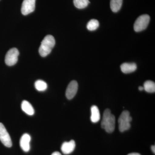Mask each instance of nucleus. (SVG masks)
Returning <instances> with one entry per match:
<instances>
[{
    "instance_id": "1",
    "label": "nucleus",
    "mask_w": 155,
    "mask_h": 155,
    "mask_svg": "<svg viewBox=\"0 0 155 155\" xmlns=\"http://www.w3.org/2000/svg\"><path fill=\"white\" fill-rule=\"evenodd\" d=\"M55 45V40L52 35H48L42 41L39 49V53L42 57L48 56Z\"/></svg>"
},
{
    "instance_id": "2",
    "label": "nucleus",
    "mask_w": 155,
    "mask_h": 155,
    "mask_svg": "<svg viewBox=\"0 0 155 155\" xmlns=\"http://www.w3.org/2000/svg\"><path fill=\"white\" fill-rule=\"evenodd\" d=\"M132 120L130 113L128 111L125 110L122 112L118 119L119 128L120 132H124L130 128V122Z\"/></svg>"
},
{
    "instance_id": "3",
    "label": "nucleus",
    "mask_w": 155,
    "mask_h": 155,
    "mask_svg": "<svg viewBox=\"0 0 155 155\" xmlns=\"http://www.w3.org/2000/svg\"><path fill=\"white\" fill-rule=\"evenodd\" d=\"M150 20V16L147 14H143L139 17L134 25V31L139 32L145 29L149 23Z\"/></svg>"
},
{
    "instance_id": "4",
    "label": "nucleus",
    "mask_w": 155,
    "mask_h": 155,
    "mask_svg": "<svg viewBox=\"0 0 155 155\" xmlns=\"http://www.w3.org/2000/svg\"><path fill=\"white\" fill-rule=\"evenodd\" d=\"M19 51L16 48H13L8 51L5 58V62L8 66L15 65L18 61Z\"/></svg>"
},
{
    "instance_id": "5",
    "label": "nucleus",
    "mask_w": 155,
    "mask_h": 155,
    "mask_svg": "<svg viewBox=\"0 0 155 155\" xmlns=\"http://www.w3.org/2000/svg\"><path fill=\"white\" fill-rule=\"evenodd\" d=\"M0 140L5 146L8 147H12L11 137L2 123H0Z\"/></svg>"
},
{
    "instance_id": "6",
    "label": "nucleus",
    "mask_w": 155,
    "mask_h": 155,
    "mask_svg": "<svg viewBox=\"0 0 155 155\" xmlns=\"http://www.w3.org/2000/svg\"><path fill=\"white\" fill-rule=\"evenodd\" d=\"M36 0H24L21 7V12L23 15L32 13L35 9Z\"/></svg>"
},
{
    "instance_id": "7",
    "label": "nucleus",
    "mask_w": 155,
    "mask_h": 155,
    "mask_svg": "<svg viewBox=\"0 0 155 155\" xmlns=\"http://www.w3.org/2000/svg\"><path fill=\"white\" fill-rule=\"evenodd\" d=\"M115 123L116 119L115 116L112 114L107 120L104 123H101V126L102 128L105 129L107 133H110L115 130Z\"/></svg>"
},
{
    "instance_id": "8",
    "label": "nucleus",
    "mask_w": 155,
    "mask_h": 155,
    "mask_svg": "<svg viewBox=\"0 0 155 155\" xmlns=\"http://www.w3.org/2000/svg\"><path fill=\"white\" fill-rule=\"evenodd\" d=\"M78 84L75 81H72L67 86L66 91V96L67 98L71 100L75 96L78 91Z\"/></svg>"
},
{
    "instance_id": "9",
    "label": "nucleus",
    "mask_w": 155,
    "mask_h": 155,
    "mask_svg": "<svg viewBox=\"0 0 155 155\" xmlns=\"http://www.w3.org/2000/svg\"><path fill=\"white\" fill-rule=\"evenodd\" d=\"M31 137L28 134H24L20 138L19 144L22 150L28 152L30 150V141Z\"/></svg>"
},
{
    "instance_id": "10",
    "label": "nucleus",
    "mask_w": 155,
    "mask_h": 155,
    "mask_svg": "<svg viewBox=\"0 0 155 155\" xmlns=\"http://www.w3.org/2000/svg\"><path fill=\"white\" fill-rule=\"evenodd\" d=\"M75 147V142L71 140L69 142H65L62 144L61 150L64 154L68 155L71 153L74 150Z\"/></svg>"
},
{
    "instance_id": "11",
    "label": "nucleus",
    "mask_w": 155,
    "mask_h": 155,
    "mask_svg": "<svg viewBox=\"0 0 155 155\" xmlns=\"http://www.w3.org/2000/svg\"><path fill=\"white\" fill-rule=\"evenodd\" d=\"M120 68L122 72L125 74H128L134 72L137 67L135 63H125L121 65Z\"/></svg>"
},
{
    "instance_id": "12",
    "label": "nucleus",
    "mask_w": 155,
    "mask_h": 155,
    "mask_svg": "<svg viewBox=\"0 0 155 155\" xmlns=\"http://www.w3.org/2000/svg\"><path fill=\"white\" fill-rule=\"evenodd\" d=\"M22 110L29 116H32L35 114V110L33 107L28 101L24 100L21 104Z\"/></svg>"
},
{
    "instance_id": "13",
    "label": "nucleus",
    "mask_w": 155,
    "mask_h": 155,
    "mask_svg": "<svg viewBox=\"0 0 155 155\" xmlns=\"http://www.w3.org/2000/svg\"><path fill=\"white\" fill-rule=\"evenodd\" d=\"M101 115L98 108L96 106H92L91 107V120L93 123H97L99 121Z\"/></svg>"
},
{
    "instance_id": "14",
    "label": "nucleus",
    "mask_w": 155,
    "mask_h": 155,
    "mask_svg": "<svg viewBox=\"0 0 155 155\" xmlns=\"http://www.w3.org/2000/svg\"><path fill=\"white\" fill-rule=\"evenodd\" d=\"M123 0H111L110 8L111 10L114 13L118 12L121 9Z\"/></svg>"
},
{
    "instance_id": "15",
    "label": "nucleus",
    "mask_w": 155,
    "mask_h": 155,
    "mask_svg": "<svg viewBox=\"0 0 155 155\" xmlns=\"http://www.w3.org/2000/svg\"><path fill=\"white\" fill-rule=\"evenodd\" d=\"M143 88L148 93H154L155 91V84L151 81H147L143 84Z\"/></svg>"
},
{
    "instance_id": "16",
    "label": "nucleus",
    "mask_w": 155,
    "mask_h": 155,
    "mask_svg": "<svg viewBox=\"0 0 155 155\" xmlns=\"http://www.w3.org/2000/svg\"><path fill=\"white\" fill-rule=\"evenodd\" d=\"M35 87L39 91H44L46 90L48 87L47 84L41 80H37L35 83Z\"/></svg>"
},
{
    "instance_id": "17",
    "label": "nucleus",
    "mask_w": 155,
    "mask_h": 155,
    "mask_svg": "<svg viewBox=\"0 0 155 155\" xmlns=\"http://www.w3.org/2000/svg\"><path fill=\"white\" fill-rule=\"evenodd\" d=\"M74 5L78 9H83L88 6L89 0H73Z\"/></svg>"
},
{
    "instance_id": "18",
    "label": "nucleus",
    "mask_w": 155,
    "mask_h": 155,
    "mask_svg": "<svg viewBox=\"0 0 155 155\" xmlns=\"http://www.w3.org/2000/svg\"><path fill=\"white\" fill-rule=\"evenodd\" d=\"M99 26V22L97 19H92L90 20L87 25V28L89 31H94L96 30Z\"/></svg>"
},
{
    "instance_id": "19",
    "label": "nucleus",
    "mask_w": 155,
    "mask_h": 155,
    "mask_svg": "<svg viewBox=\"0 0 155 155\" xmlns=\"http://www.w3.org/2000/svg\"><path fill=\"white\" fill-rule=\"evenodd\" d=\"M51 155H61V154L60 152H59L56 151L54 152Z\"/></svg>"
},
{
    "instance_id": "20",
    "label": "nucleus",
    "mask_w": 155,
    "mask_h": 155,
    "mask_svg": "<svg viewBox=\"0 0 155 155\" xmlns=\"http://www.w3.org/2000/svg\"><path fill=\"white\" fill-rule=\"evenodd\" d=\"M151 150H152L153 152L155 154V147L154 145L152 146Z\"/></svg>"
},
{
    "instance_id": "21",
    "label": "nucleus",
    "mask_w": 155,
    "mask_h": 155,
    "mask_svg": "<svg viewBox=\"0 0 155 155\" xmlns=\"http://www.w3.org/2000/svg\"><path fill=\"white\" fill-rule=\"evenodd\" d=\"M127 155H140L138 153H130L128 154Z\"/></svg>"
},
{
    "instance_id": "22",
    "label": "nucleus",
    "mask_w": 155,
    "mask_h": 155,
    "mask_svg": "<svg viewBox=\"0 0 155 155\" xmlns=\"http://www.w3.org/2000/svg\"><path fill=\"white\" fill-rule=\"evenodd\" d=\"M138 88L139 90V91H142L144 90L143 87L140 86Z\"/></svg>"
}]
</instances>
